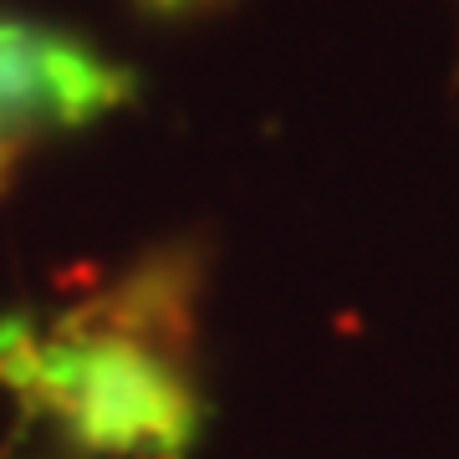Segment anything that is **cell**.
Returning <instances> with one entry per match:
<instances>
[{
	"label": "cell",
	"mask_w": 459,
	"mask_h": 459,
	"mask_svg": "<svg viewBox=\"0 0 459 459\" xmlns=\"http://www.w3.org/2000/svg\"><path fill=\"white\" fill-rule=\"evenodd\" d=\"M138 98V77L82 36L0 16V195L51 133L87 128Z\"/></svg>",
	"instance_id": "obj_2"
},
{
	"label": "cell",
	"mask_w": 459,
	"mask_h": 459,
	"mask_svg": "<svg viewBox=\"0 0 459 459\" xmlns=\"http://www.w3.org/2000/svg\"><path fill=\"white\" fill-rule=\"evenodd\" d=\"M195 261L148 255L56 322H0V383L72 444L117 459H184L199 403L184 377Z\"/></svg>",
	"instance_id": "obj_1"
},
{
	"label": "cell",
	"mask_w": 459,
	"mask_h": 459,
	"mask_svg": "<svg viewBox=\"0 0 459 459\" xmlns=\"http://www.w3.org/2000/svg\"><path fill=\"white\" fill-rule=\"evenodd\" d=\"M220 0H138V11H148L153 21H184V16H199Z\"/></svg>",
	"instance_id": "obj_3"
}]
</instances>
